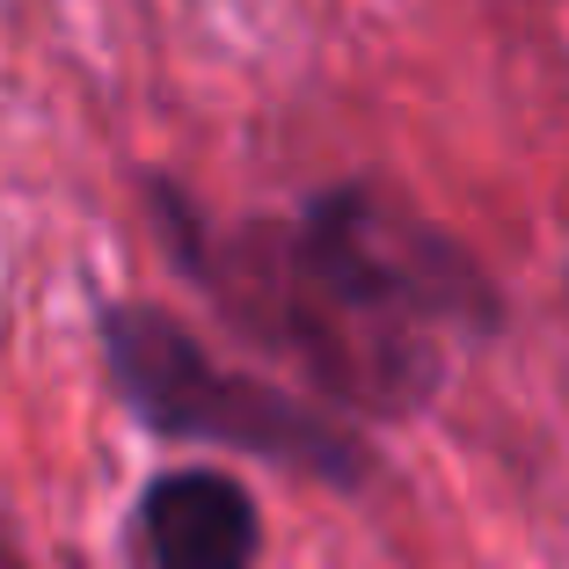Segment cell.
<instances>
[{"instance_id":"6da1fadb","label":"cell","mask_w":569,"mask_h":569,"mask_svg":"<svg viewBox=\"0 0 569 569\" xmlns=\"http://www.w3.org/2000/svg\"><path fill=\"white\" fill-rule=\"evenodd\" d=\"M212 284L358 409L423 402L446 329L489 307L468 256L366 190H336L284 227L241 234Z\"/></svg>"},{"instance_id":"7a4b0ae2","label":"cell","mask_w":569,"mask_h":569,"mask_svg":"<svg viewBox=\"0 0 569 569\" xmlns=\"http://www.w3.org/2000/svg\"><path fill=\"white\" fill-rule=\"evenodd\" d=\"M102 351H110V372H118L124 402L153 423V431L176 438H227L241 452H263V460H284V468L329 475V482H351L366 460L329 417L284 402L278 387L241 380V372H219L212 358L198 351V336L176 329L153 307H118L102 321Z\"/></svg>"},{"instance_id":"3957f363","label":"cell","mask_w":569,"mask_h":569,"mask_svg":"<svg viewBox=\"0 0 569 569\" xmlns=\"http://www.w3.org/2000/svg\"><path fill=\"white\" fill-rule=\"evenodd\" d=\"M147 555L153 569H249L256 562V503L241 482L212 468H183V475H161L147 489Z\"/></svg>"}]
</instances>
